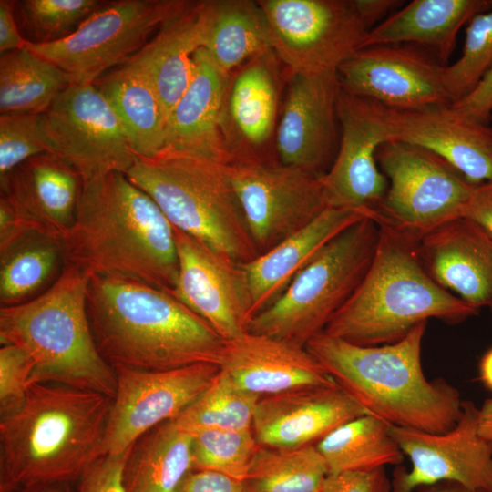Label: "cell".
<instances>
[{"label": "cell", "instance_id": "obj_18", "mask_svg": "<svg viewBox=\"0 0 492 492\" xmlns=\"http://www.w3.org/2000/svg\"><path fill=\"white\" fill-rule=\"evenodd\" d=\"M443 67L429 51L413 45H378L362 48L341 65L339 86L344 92L390 108H413L451 104Z\"/></svg>", "mask_w": 492, "mask_h": 492}, {"label": "cell", "instance_id": "obj_54", "mask_svg": "<svg viewBox=\"0 0 492 492\" xmlns=\"http://www.w3.org/2000/svg\"><path fill=\"white\" fill-rule=\"evenodd\" d=\"M489 307H490V309H491V313H492V303H491V305H490Z\"/></svg>", "mask_w": 492, "mask_h": 492}, {"label": "cell", "instance_id": "obj_29", "mask_svg": "<svg viewBox=\"0 0 492 492\" xmlns=\"http://www.w3.org/2000/svg\"><path fill=\"white\" fill-rule=\"evenodd\" d=\"M66 266L64 240L19 225L0 239V307L40 296L59 279Z\"/></svg>", "mask_w": 492, "mask_h": 492}, {"label": "cell", "instance_id": "obj_4", "mask_svg": "<svg viewBox=\"0 0 492 492\" xmlns=\"http://www.w3.org/2000/svg\"><path fill=\"white\" fill-rule=\"evenodd\" d=\"M427 322L389 344L362 346L321 333L305 345L335 384L370 415L391 425L443 434L462 415L459 391L428 380L421 361Z\"/></svg>", "mask_w": 492, "mask_h": 492}, {"label": "cell", "instance_id": "obj_43", "mask_svg": "<svg viewBox=\"0 0 492 492\" xmlns=\"http://www.w3.org/2000/svg\"><path fill=\"white\" fill-rule=\"evenodd\" d=\"M131 446L92 462L77 481V492H125L123 476Z\"/></svg>", "mask_w": 492, "mask_h": 492}, {"label": "cell", "instance_id": "obj_55", "mask_svg": "<svg viewBox=\"0 0 492 492\" xmlns=\"http://www.w3.org/2000/svg\"><path fill=\"white\" fill-rule=\"evenodd\" d=\"M490 121L492 122V117H491V119H490Z\"/></svg>", "mask_w": 492, "mask_h": 492}, {"label": "cell", "instance_id": "obj_14", "mask_svg": "<svg viewBox=\"0 0 492 492\" xmlns=\"http://www.w3.org/2000/svg\"><path fill=\"white\" fill-rule=\"evenodd\" d=\"M56 153L83 180L128 170L137 159L121 121L93 83H73L44 113Z\"/></svg>", "mask_w": 492, "mask_h": 492}, {"label": "cell", "instance_id": "obj_49", "mask_svg": "<svg viewBox=\"0 0 492 492\" xmlns=\"http://www.w3.org/2000/svg\"><path fill=\"white\" fill-rule=\"evenodd\" d=\"M359 17L368 31L383 22L401 1L397 0H353Z\"/></svg>", "mask_w": 492, "mask_h": 492}, {"label": "cell", "instance_id": "obj_12", "mask_svg": "<svg viewBox=\"0 0 492 492\" xmlns=\"http://www.w3.org/2000/svg\"><path fill=\"white\" fill-rule=\"evenodd\" d=\"M272 51L292 74L337 72L368 30L353 0H261Z\"/></svg>", "mask_w": 492, "mask_h": 492}, {"label": "cell", "instance_id": "obj_24", "mask_svg": "<svg viewBox=\"0 0 492 492\" xmlns=\"http://www.w3.org/2000/svg\"><path fill=\"white\" fill-rule=\"evenodd\" d=\"M378 217L376 211L328 207L300 231L241 264L251 292V317L272 305L334 238L366 218L377 221Z\"/></svg>", "mask_w": 492, "mask_h": 492}, {"label": "cell", "instance_id": "obj_25", "mask_svg": "<svg viewBox=\"0 0 492 492\" xmlns=\"http://www.w3.org/2000/svg\"><path fill=\"white\" fill-rule=\"evenodd\" d=\"M228 76L204 48L195 52L190 83L167 119L164 147L234 161L222 128Z\"/></svg>", "mask_w": 492, "mask_h": 492}, {"label": "cell", "instance_id": "obj_34", "mask_svg": "<svg viewBox=\"0 0 492 492\" xmlns=\"http://www.w3.org/2000/svg\"><path fill=\"white\" fill-rule=\"evenodd\" d=\"M73 77L28 48L0 56V114L45 113Z\"/></svg>", "mask_w": 492, "mask_h": 492}, {"label": "cell", "instance_id": "obj_22", "mask_svg": "<svg viewBox=\"0 0 492 492\" xmlns=\"http://www.w3.org/2000/svg\"><path fill=\"white\" fill-rule=\"evenodd\" d=\"M219 365L237 386L260 397L337 385L304 346L250 332L224 341Z\"/></svg>", "mask_w": 492, "mask_h": 492}, {"label": "cell", "instance_id": "obj_33", "mask_svg": "<svg viewBox=\"0 0 492 492\" xmlns=\"http://www.w3.org/2000/svg\"><path fill=\"white\" fill-rule=\"evenodd\" d=\"M390 426L381 418L366 414L329 433L315 445L329 474L400 466L405 456L392 437Z\"/></svg>", "mask_w": 492, "mask_h": 492}, {"label": "cell", "instance_id": "obj_8", "mask_svg": "<svg viewBox=\"0 0 492 492\" xmlns=\"http://www.w3.org/2000/svg\"><path fill=\"white\" fill-rule=\"evenodd\" d=\"M380 226L366 218L330 241L282 295L254 316L248 331L304 346L323 333L364 277Z\"/></svg>", "mask_w": 492, "mask_h": 492}, {"label": "cell", "instance_id": "obj_6", "mask_svg": "<svg viewBox=\"0 0 492 492\" xmlns=\"http://www.w3.org/2000/svg\"><path fill=\"white\" fill-rule=\"evenodd\" d=\"M90 275L67 264L40 296L0 307V343L25 350L35 364L30 385L55 383L114 397V369L100 355L87 313Z\"/></svg>", "mask_w": 492, "mask_h": 492}, {"label": "cell", "instance_id": "obj_11", "mask_svg": "<svg viewBox=\"0 0 492 492\" xmlns=\"http://www.w3.org/2000/svg\"><path fill=\"white\" fill-rule=\"evenodd\" d=\"M184 0H113L92 14L71 36L26 48L71 75L93 83L138 52L160 26L181 12Z\"/></svg>", "mask_w": 492, "mask_h": 492}, {"label": "cell", "instance_id": "obj_27", "mask_svg": "<svg viewBox=\"0 0 492 492\" xmlns=\"http://www.w3.org/2000/svg\"><path fill=\"white\" fill-rule=\"evenodd\" d=\"M490 9L491 0H413L368 31L362 48L413 45L446 66L462 26Z\"/></svg>", "mask_w": 492, "mask_h": 492}, {"label": "cell", "instance_id": "obj_17", "mask_svg": "<svg viewBox=\"0 0 492 492\" xmlns=\"http://www.w3.org/2000/svg\"><path fill=\"white\" fill-rule=\"evenodd\" d=\"M178 279L171 292L224 340L248 331L251 297L241 263L173 227Z\"/></svg>", "mask_w": 492, "mask_h": 492}, {"label": "cell", "instance_id": "obj_9", "mask_svg": "<svg viewBox=\"0 0 492 492\" xmlns=\"http://www.w3.org/2000/svg\"><path fill=\"white\" fill-rule=\"evenodd\" d=\"M376 159L388 181L381 221L418 240L462 218L476 185L437 155L415 145L386 141Z\"/></svg>", "mask_w": 492, "mask_h": 492}, {"label": "cell", "instance_id": "obj_50", "mask_svg": "<svg viewBox=\"0 0 492 492\" xmlns=\"http://www.w3.org/2000/svg\"><path fill=\"white\" fill-rule=\"evenodd\" d=\"M415 492H488L483 489L467 487L454 481H440L418 487Z\"/></svg>", "mask_w": 492, "mask_h": 492}, {"label": "cell", "instance_id": "obj_13", "mask_svg": "<svg viewBox=\"0 0 492 492\" xmlns=\"http://www.w3.org/2000/svg\"><path fill=\"white\" fill-rule=\"evenodd\" d=\"M228 172L259 254L302 229L327 206L321 176L285 164L236 159Z\"/></svg>", "mask_w": 492, "mask_h": 492}, {"label": "cell", "instance_id": "obj_39", "mask_svg": "<svg viewBox=\"0 0 492 492\" xmlns=\"http://www.w3.org/2000/svg\"><path fill=\"white\" fill-rule=\"evenodd\" d=\"M193 471H213L244 481L260 444L252 429H204L191 434Z\"/></svg>", "mask_w": 492, "mask_h": 492}, {"label": "cell", "instance_id": "obj_48", "mask_svg": "<svg viewBox=\"0 0 492 492\" xmlns=\"http://www.w3.org/2000/svg\"><path fill=\"white\" fill-rule=\"evenodd\" d=\"M28 43L20 33L13 0L0 1V54L25 48Z\"/></svg>", "mask_w": 492, "mask_h": 492}, {"label": "cell", "instance_id": "obj_16", "mask_svg": "<svg viewBox=\"0 0 492 492\" xmlns=\"http://www.w3.org/2000/svg\"><path fill=\"white\" fill-rule=\"evenodd\" d=\"M456 425L443 434L391 425L390 434L410 469L397 466L391 492H415L424 485L454 481L492 492V442L478 433L479 408L463 400Z\"/></svg>", "mask_w": 492, "mask_h": 492}, {"label": "cell", "instance_id": "obj_40", "mask_svg": "<svg viewBox=\"0 0 492 492\" xmlns=\"http://www.w3.org/2000/svg\"><path fill=\"white\" fill-rule=\"evenodd\" d=\"M491 66L492 9L469 21L460 57L443 67V81L451 104L468 95Z\"/></svg>", "mask_w": 492, "mask_h": 492}, {"label": "cell", "instance_id": "obj_7", "mask_svg": "<svg viewBox=\"0 0 492 492\" xmlns=\"http://www.w3.org/2000/svg\"><path fill=\"white\" fill-rule=\"evenodd\" d=\"M171 225L243 264L259 252L228 172V164L169 147L138 156L125 172Z\"/></svg>", "mask_w": 492, "mask_h": 492}, {"label": "cell", "instance_id": "obj_26", "mask_svg": "<svg viewBox=\"0 0 492 492\" xmlns=\"http://www.w3.org/2000/svg\"><path fill=\"white\" fill-rule=\"evenodd\" d=\"M337 115L339 149L333 165L321 176L326 206L378 212L388 187L376 159L381 142L339 96Z\"/></svg>", "mask_w": 492, "mask_h": 492}, {"label": "cell", "instance_id": "obj_45", "mask_svg": "<svg viewBox=\"0 0 492 492\" xmlns=\"http://www.w3.org/2000/svg\"><path fill=\"white\" fill-rule=\"evenodd\" d=\"M451 105L473 119L488 123L492 117V66L468 95Z\"/></svg>", "mask_w": 492, "mask_h": 492}, {"label": "cell", "instance_id": "obj_53", "mask_svg": "<svg viewBox=\"0 0 492 492\" xmlns=\"http://www.w3.org/2000/svg\"><path fill=\"white\" fill-rule=\"evenodd\" d=\"M22 492H73L70 484H56L36 487Z\"/></svg>", "mask_w": 492, "mask_h": 492}, {"label": "cell", "instance_id": "obj_47", "mask_svg": "<svg viewBox=\"0 0 492 492\" xmlns=\"http://www.w3.org/2000/svg\"><path fill=\"white\" fill-rule=\"evenodd\" d=\"M462 218L475 222L492 237V182L476 185Z\"/></svg>", "mask_w": 492, "mask_h": 492}, {"label": "cell", "instance_id": "obj_44", "mask_svg": "<svg viewBox=\"0 0 492 492\" xmlns=\"http://www.w3.org/2000/svg\"><path fill=\"white\" fill-rule=\"evenodd\" d=\"M385 467L329 474L320 492H391Z\"/></svg>", "mask_w": 492, "mask_h": 492}, {"label": "cell", "instance_id": "obj_21", "mask_svg": "<svg viewBox=\"0 0 492 492\" xmlns=\"http://www.w3.org/2000/svg\"><path fill=\"white\" fill-rule=\"evenodd\" d=\"M83 183L65 158L43 153L14 169L0 190L19 224L65 240L76 220Z\"/></svg>", "mask_w": 492, "mask_h": 492}, {"label": "cell", "instance_id": "obj_35", "mask_svg": "<svg viewBox=\"0 0 492 492\" xmlns=\"http://www.w3.org/2000/svg\"><path fill=\"white\" fill-rule=\"evenodd\" d=\"M328 475L315 445L296 448L260 445L243 483L249 492H320Z\"/></svg>", "mask_w": 492, "mask_h": 492}, {"label": "cell", "instance_id": "obj_31", "mask_svg": "<svg viewBox=\"0 0 492 492\" xmlns=\"http://www.w3.org/2000/svg\"><path fill=\"white\" fill-rule=\"evenodd\" d=\"M202 48L227 75L244 61L272 52L269 24L258 1H205Z\"/></svg>", "mask_w": 492, "mask_h": 492}, {"label": "cell", "instance_id": "obj_5", "mask_svg": "<svg viewBox=\"0 0 492 492\" xmlns=\"http://www.w3.org/2000/svg\"><path fill=\"white\" fill-rule=\"evenodd\" d=\"M362 282L323 333L362 346L396 343L430 318L456 323L478 309L441 287L425 269L417 240L387 225Z\"/></svg>", "mask_w": 492, "mask_h": 492}, {"label": "cell", "instance_id": "obj_30", "mask_svg": "<svg viewBox=\"0 0 492 492\" xmlns=\"http://www.w3.org/2000/svg\"><path fill=\"white\" fill-rule=\"evenodd\" d=\"M93 84L118 117L137 156L150 157L164 147L167 116L144 68L126 60Z\"/></svg>", "mask_w": 492, "mask_h": 492}, {"label": "cell", "instance_id": "obj_52", "mask_svg": "<svg viewBox=\"0 0 492 492\" xmlns=\"http://www.w3.org/2000/svg\"><path fill=\"white\" fill-rule=\"evenodd\" d=\"M479 374L482 383L492 390V348L480 360Z\"/></svg>", "mask_w": 492, "mask_h": 492}, {"label": "cell", "instance_id": "obj_10", "mask_svg": "<svg viewBox=\"0 0 492 492\" xmlns=\"http://www.w3.org/2000/svg\"><path fill=\"white\" fill-rule=\"evenodd\" d=\"M339 97L382 143L417 146L445 159L474 185L492 182V126L473 119L451 104L390 108L352 96Z\"/></svg>", "mask_w": 492, "mask_h": 492}, {"label": "cell", "instance_id": "obj_3", "mask_svg": "<svg viewBox=\"0 0 492 492\" xmlns=\"http://www.w3.org/2000/svg\"><path fill=\"white\" fill-rule=\"evenodd\" d=\"M113 398L34 383L22 406L0 418V492L77 482L102 456Z\"/></svg>", "mask_w": 492, "mask_h": 492}, {"label": "cell", "instance_id": "obj_36", "mask_svg": "<svg viewBox=\"0 0 492 492\" xmlns=\"http://www.w3.org/2000/svg\"><path fill=\"white\" fill-rule=\"evenodd\" d=\"M269 52L252 59L236 77L229 99L231 120L250 146L262 145L272 135L277 112V86L267 60Z\"/></svg>", "mask_w": 492, "mask_h": 492}, {"label": "cell", "instance_id": "obj_19", "mask_svg": "<svg viewBox=\"0 0 492 492\" xmlns=\"http://www.w3.org/2000/svg\"><path fill=\"white\" fill-rule=\"evenodd\" d=\"M369 414L338 385L308 387L261 397L252 432L262 446L316 445L342 424Z\"/></svg>", "mask_w": 492, "mask_h": 492}, {"label": "cell", "instance_id": "obj_28", "mask_svg": "<svg viewBox=\"0 0 492 492\" xmlns=\"http://www.w3.org/2000/svg\"><path fill=\"white\" fill-rule=\"evenodd\" d=\"M205 1H189L163 23L131 61L144 68L161 99L167 119L186 90L193 70V55L203 46Z\"/></svg>", "mask_w": 492, "mask_h": 492}, {"label": "cell", "instance_id": "obj_1", "mask_svg": "<svg viewBox=\"0 0 492 492\" xmlns=\"http://www.w3.org/2000/svg\"><path fill=\"white\" fill-rule=\"evenodd\" d=\"M87 313L100 355L114 367L166 371L219 365L224 340L170 292L129 279L92 275Z\"/></svg>", "mask_w": 492, "mask_h": 492}, {"label": "cell", "instance_id": "obj_41", "mask_svg": "<svg viewBox=\"0 0 492 492\" xmlns=\"http://www.w3.org/2000/svg\"><path fill=\"white\" fill-rule=\"evenodd\" d=\"M43 153H56L44 113L0 114V182L18 165Z\"/></svg>", "mask_w": 492, "mask_h": 492}, {"label": "cell", "instance_id": "obj_37", "mask_svg": "<svg viewBox=\"0 0 492 492\" xmlns=\"http://www.w3.org/2000/svg\"><path fill=\"white\" fill-rule=\"evenodd\" d=\"M261 397L242 390L223 370L172 422L190 435L204 429H251Z\"/></svg>", "mask_w": 492, "mask_h": 492}, {"label": "cell", "instance_id": "obj_2", "mask_svg": "<svg viewBox=\"0 0 492 492\" xmlns=\"http://www.w3.org/2000/svg\"><path fill=\"white\" fill-rule=\"evenodd\" d=\"M64 242L67 264L90 276L121 277L170 293L176 287L173 226L123 172L84 181L76 220Z\"/></svg>", "mask_w": 492, "mask_h": 492}, {"label": "cell", "instance_id": "obj_46", "mask_svg": "<svg viewBox=\"0 0 492 492\" xmlns=\"http://www.w3.org/2000/svg\"><path fill=\"white\" fill-rule=\"evenodd\" d=\"M177 492H249L243 481L213 471H191Z\"/></svg>", "mask_w": 492, "mask_h": 492}, {"label": "cell", "instance_id": "obj_42", "mask_svg": "<svg viewBox=\"0 0 492 492\" xmlns=\"http://www.w3.org/2000/svg\"><path fill=\"white\" fill-rule=\"evenodd\" d=\"M35 364L29 354L14 344L0 348V417L17 411L24 404Z\"/></svg>", "mask_w": 492, "mask_h": 492}, {"label": "cell", "instance_id": "obj_23", "mask_svg": "<svg viewBox=\"0 0 492 492\" xmlns=\"http://www.w3.org/2000/svg\"><path fill=\"white\" fill-rule=\"evenodd\" d=\"M419 258L441 287L480 309L492 303V237L459 218L417 240Z\"/></svg>", "mask_w": 492, "mask_h": 492}, {"label": "cell", "instance_id": "obj_51", "mask_svg": "<svg viewBox=\"0 0 492 492\" xmlns=\"http://www.w3.org/2000/svg\"><path fill=\"white\" fill-rule=\"evenodd\" d=\"M478 433L492 442V398L487 399L479 408Z\"/></svg>", "mask_w": 492, "mask_h": 492}, {"label": "cell", "instance_id": "obj_15", "mask_svg": "<svg viewBox=\"0 0 492 492\" xmlns=\"http://www.w3.org/2000/svg\"><path fill=\"white\" fill-rule=\"evenodd\" d=\"M113 369L117 387L102 456L121 453L153 427L177 418L210 385L220 367L200 363L166 371Z\"/></svg>", "mask_w": 492, "mask_h": 492}, {"label": "cell", "instance_id": "obj_20", "mask_svg": "<svg viewBox=\"0 0 492 492\" xmlns=\"http://www.w3.org/2000/svg\"><path fill=\"white\" fill-rule=\"evenodd\" d=\"M337 72L292 74L277 131L282 164L323 175L336 142Z\"/></svg>", "mask_w": 492, "mask_h": 492}, {"label": "cell", "instance_id": "obj_38", "mask_svg": "<svg viewBox=\"0 0 492 492\" xmlns=\"http://www.w3.org/2000/svg\"><path fill=\"white\" fill-rule=\"evenodd\" d=\"M105 0H15V16L29 44L45 45L71 36Z\"/></svg>", "mask_w": 492, "mask_h": 492}, {"label": "cell", "instance_id": "obj_32", "mask_svg": "<svg viewBox=\"0 0 492 492\" xmlns=\"http://www.w3.org/2000/svg\"><path fill=\"white\" fill-rule=\"evenodd\" d=\"M192 436L172 421L141 436L131 446L126 462L125 492H177L193 471Z\"/></svg>", "mask_w": 492, "mask_h": 492}]
</instances>
